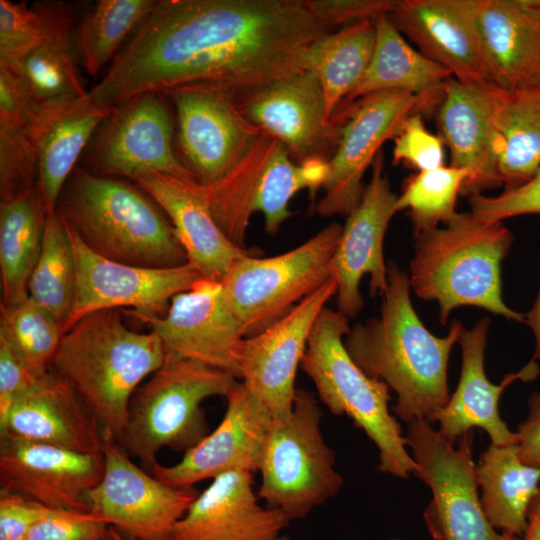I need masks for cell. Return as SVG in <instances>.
Listing matches in <instances>:
<instances>
[{
	"instance_id": "cell-1",
	"label": "cell",
	"mask_w": 540,
	"mask_h": 540,
	"mask_svg": "<svg viewBox=\"0 0 540 540\" xmlns=\"http://www.w3.org/2000/svg\"><path fill=\"white\" fill-rule=\"evenodd\" d=\"M331 30L307 0H157L88 96L107 108L180 89L234 98L307 70Z\"/></svg>"
},
{
	"instance_id": "cell-2",
	"label": "cell",
	"mask_w": 540,
	"mask_h": 540,
	"mask_svg": "<svg viewBox=\"0 0 540 540\" xmlns=\"http://www.w3.org/2000/svg\"><path fill=\"white\" fill-rule=\"evenodd\" d=\"M410 289L409 276L389 261L380 315L351 327L344 345L369 377L396 393L395 417L433 423L450 398L448 361L464 327L454 320L446 336H435L413 308Z\"/></svg>"
},
{
	"instance_id": "cell-3",
	"label": "cell",
	"mask_w": 540,
	"mask_h": 540,
	"mask_svg": "<svg viewBox=\"0 0 540 540\" xmlns=\"http://www.w3.org/2000/svg\"><path fill=\"white\" fill-rule=\"evenodd\" d=\"M164 359L156 334L132 331L116 309H106L84 316L64 334L51 370L73 388L104 439L118 443L135 391Z\"/></svg>"
},
{
	"instance_id": "cell-4",
	"label": "cell",
	"mask_w": 540,
	"mask_h": 540,
	"mask_svg": "<svg viewBox=\"0 0 540 540\" xmlns=\"http://www.w3.org/2000/svg\"><path fill=\"white\" fill-rule=\"evenodd\" d=\"M414 237L410 286L419 298L437 302L443 326L460 306L525 322V314L508 307L502 297L501 262L513 243L503 222L486 223L470 212L459 213L443 228Z\"/></svg>"
},
{
	"instance_id": "cell-5",
	"label": "cell",
	"mask_w": 540,
	"mask_h": 540,
	"mask_svg": "<svg viewBox=\"0 0 540 540\" xmlns=\"http://www.w3.org/2000/svg\"><path fill=\"white\" fill-rule=\"evenodd\" d=\"M58 214L88 248L112 261L148 268L188 262L161 208L127 182L76 170Z\"/></svg>"
},
{
	"instance_id": "cell-6",
	"label": "cell",
	"mask_w": 540,
	"mask_h": 540,
	"mask_svg": "<svg viewBox=\"0 0 540 540\" xmlns=\"http://www.w3.org/2000/svg\"><path fill=\"white\" fill-rule=\"evenodd\" d=\"M349 319L324 307L311 329L301 368L312 380L320 401L336 416L346 415L379 450L378 469L407 479L418 466L405 446V436L388 407L389 387L369 377L350 357L344 338Z\"/></svg>"
},
{
	"instance_id": "cell-7",
	"label": "cell",
	"mask_w": 540,
	"mask_h": 540,
	"mask_svg": "<svg viewBox=\"0 0 540 540\" xmlns=\"http://www.w3.org/2000/svg\"><path fill=\"white\" fill-rule=\"evenodd\" d=\"M237 379L200 361L165 353L162 365L135 391L118 444L152 471L161 449L186 452L209 433L203 401L226 397Z\"/></svg>"
},
{
	"instance_id": "cell-8",
	"label": "cell",
	"mask_w": 540,
	"mask_h": 540,
	"mask_svg": "<svg viewBox=\"0 0 540 540\" xmlns=\"http://www.w3.org/2000/svg\"><path fill=\"white\" fill-rule=\"evenodd\" d=\"M328 175L329 161L314 158L296 163L282 143L262 133L226 176L200 188L221 230L244 248L253 214L261 212L265 231L277 234L291 216V198L304 189L313 198Z\"/></svg>"
},
{
	"instance_id": "cell-9",
	"label": "cell",
	"mask_w": 540,
	"mask_h": 540,
	"mask_svg": "<svg viewBox=\"0 0 540 540\" xmlns=\"http://www.w3.org/2000/svg\"><path fill=\"white\" fill-rule=\"evenodd\" d=\"M322 415L315 394L297 389L291 411L272 418L257 495L290 521L306 517L343 486L335 452L321 432Z\"/></svg>"
},
{
	"instance_id": "cell-10",
	"label": "cell",
	"mask_w": 540,
	"mask_h": 540,
	"mask_svg": "<svg viewBox=\"0 0 540 540\" xmlns=\"http://www.w3.org/2000/svg\"><path fill=\"white\" fill-rule=\"evenodd\" d=\"M342 233L331 223L279 255L239 260L223 282L244 337L260 333L332 278L330 263Z\"/></svg>"
},
{
	"instance_id": "cell-11",
	"label": "cell",
	"mask_w": 540,
	"mask_h": 540,
	"mask_svg": "<svg viewBox=\"0 0 540 540\" xmlns=\"http://www.w3.org/2000/svg\"><path fill=\"white\" fill-rule=\"evenodd\" d=\"M406 444L417 463L414 474L431 490L423 518L434 540H521L498 531L487 518L477 491L474 432L448 442L430 422L408 424Z\"/></svg>"
},
{
	"instance_id": "cell-12",
	"label": "cell",
	"mask_w": 540,
	"mask_h": 540,
	"mask_svg": "<svg viewBox=\"0 0 540 540\" xmlns=\"http://www.w3.org/2000/svg\"><path fill=\"white\" fill-rule=\"evenodd\" d=\"M104 471L87 493L90 512L134 540H169L176 523L199 494L169 486L140 469L114 440L103 445Z\"/></svg>"
},
{
	"instance_id": "cell-13",
	"label": "cell",
	"mask_w": 540,
	"mask_h": 540,
	"mask_svg": "<svg viewBox=\"0 0 540 540\" xmlns=\"http://www.w3.org/2000/svg\"><path fill=\"white\" fill-rule=\"evenodd\" d=\"M439 101L404 91H381L358 99L341 127L337 148L329 160V175L316 212L322 217L348 216L359 204L365 172L383 144L393 139L404 120Z\"/></svg>"
},
{
	"instance_id": "cell-14",
	"label": "cell",
	"mask_w": 540,
	"mask_h": 540,
	"mask_svg": "<svg viewBox=\"0 0 540 540\" xmlns=\"http://www.w3.org/2000/svg\"><path fill=\"white\" fill-rule=\"evenodd\" d=\"M65 225L75 255L76 288L64 334L84 316L106 309L130 307L125 311L160 316L174 296L203 278L189 262L173 268H148L112 261L88 248Z\"/></svg>"
},
{
	"instance_id": "cell-15",
	"label": "cell",
	"mask_w": 540,
	"mask_h": 540,
	"mask_svg": "<svg viewBox=\"0 0 540 540\" xmlns=\"http://www.w3.org/2000/svg\"><path fill=\"white\" fill-rule=\"evenodd\" d=\"M337 293L332 277L258 334L244 337L234 349L239 378L267 408L272 417L289 413L296 388L295 377L313 324Z\"/></svg>"
},
{
	"instance_id": "cell-16",
	"label": "cell",
	"mask_w": 540,
	"mask_h": 540,
	"mask_svg": "<svg viewBox=\"0 0 540 540\" xmlns=\"http://www.w3.org/2000/svg\"><path fill=\"white\" fill-rule=\"evenodd\" d=\"M103 123L90 155L98 173L135 181L151 174L197 181L174 153L173 122L161 93L130 99Z\"/></svg>"
},
{
	"instance_id": "cell-17",
	"label": "cell",
	"mask_w": 540,
	"mask_h": 540,
	"mask_svg": "<svg viewBox=\"0 0 540 540\" xmlns=\"http://www.w3.org/2000/svg\"><path fill=\"white\" fill-rule=\"evenodd\" d=\"M231 99L262 133L282 143L296 163L333 156L342 126L328 119L313 72L305 70Z\"/></svg>"
},
{
	"instance_id": "cell-18",
	"label": "cell",
	"mask_w": 540,
	"mask_h": 540,
	"mask_svg": "<svg viewBox=\"0 0 540 540\" xmlns=\"http://www.w3.org/2000/svg\"><path fill=\"white\" fill-rule=\"evenodd\" d=\"M398 196L392 191L384 173L382 151L372 164L370 180L361 200L347 216L330 263L337 282V310L348 319L355 318L364 307L360 282L370 276V295H383L387 289V264L383 242L393 216L399 212Z\"/></svg>"
},
{
	"instance_id": "cell-19",
	"label": "cell",
	"mask_w": 540,
	"mask_h": 540,
	"mask_svg": "<svg viewBox=\"0 0 540 540\" xmlns=\"http://www.w3.org/2000/svg\"><path fill=\"white\" fill-rule=\"evenodd\" d=\"M173 102L187 168L203 185L226 176L262 134L226 94L207 89L166 93Z\"/></svg>"
},
{
	"instance_id": "cell-20",
	"label": "cell",
	"mask_w": 540,
	"mask_h": 540,
	"mask_svg": "<svg viewBox=\"0 0 540 540\" xmlns=\"http://www.w3.org/2000/svg\"><path fill=\"white\" fill-rule=\"evenodd\" d=\"M125 312L150 327L166 354L197 360L239 378L234 349L244 335L227 304L222 281L201 278L172 298L164 316Z\"/></svg>"
},
{
	"instance_id": "cell-21",
	"label": "cell",
	"mask_w": 540,
	"mask_h": 540,
	"mask_svg": "<svg viewBox=\"0 0 540 540\" xmlns=\"http://www.w3.org/2000/svg\"><path fill=\"white\" fill-rule=\"evenodd\" d=\"M227 407L219 425L176 464L157 463L153 475L176 488H191L205 479L233 471H259L272 415L242 382L226 396Z\"/></svg>"
},
{
	"instance_id": "cell-22",
	"label": "cell",
	"mask_w": 540,
	"mask_h": 540,
	"mask_svg": "<svg viewBox=\"0 0 540 540\" xmlns=\"http://www.w3.org/2000/svg\"><path fill=\"white\" fill-rule=\"evenodd\" d=\"M496 98L497 87L490 83H463L452 77L443 86L436 125L449 150V165L467 172L461 195L470 197L503 185Z\"/></svg>"
},
{
	"instance_id": "cell-23",
	"label": "cell",
	"mask_w": 540,
	"mask_h": 540,
	"mask_svg": "<svg viewBox=\"0 0 540 540\" xmlns=\"http://www.w3.org/2000/svg\"><path fill=\"white\" fill-rule=\"evenodd\" d=\"M104 471L101 453L1 439L0 490L22 495L48 507L90 511L87 493Z\"/></svg>"
},
{
	"instance_id": "cell-24",
	"label": "cell",
	"mask_w": 540,
	"mask_h": 540,
	"mask_svg": "<svg viewBox=\"0 0 540 540\" xmlns=\"http://www.w3.org/2000/svg\"><path fill=\"white\" fill-rule=\"evenodd\" d=\"M400 33L463 83H489L474 0H396L388 13Z\"/></svg>"
},
{
	"instance_id": "cell-25",
	"label": "cell",
	"mask_w": 540,
	"mask_h": 540,
	"mask_svg": "<svg viewBox=\"0 0 540 540\" xmlns=\"http://www.w3.org/2000/svg\"><path fill=\"white\" fill-rule=\"evenodd\" d=\"M489 327L490 320L482 318L471 329L463 328L458 339L462 356L459 383L435 419L440 424L439 433L452 444L474 427L483 429L493 444L518 442L516 432H512L500 417L499 399L514 381L534 380L539 374V365L532 359L520 371L507 374L500 384L490 382L484 369Z\"/></svg>"
},
{
	"instance_id": "cell-26",
	"label": "cell",
	"mask_w": 540,
	"mask_h": 540,
	"mask_svg": "<svg viewBox=\"0 0 540 540\" xmlns=\"http://www.w3.org/2000/svg\"><path fill=\"white\" fill-rule=\"evenodd\" d=\"M253 473L227 472L197 495L169 540H274L289 525L280 511L262 507Z\"/></svg>"
},
{
	"instance_id": "cell-27",
	"label": "cell",
	"mask_w": 540,
	"mask_h": 540,
	"mask_svg": "<svg viewBox=\"0 0 540 540\" xmlns=\"http://www.w3.org/2000/svg\"><path fill=\"white\" fill-rule=\"evenodd\" d=\"M488 82L540 89V0H474Z\"/></svg>"
},
{
	"instance_id": "cell-28",
	"label": "cell",
	"mask_w": 540,
	"mask_h": 540,
	"mask_svg": "<svg viewBox=\"0 0 540 540\" xmlns=\"http://www.w3.org/2000/svg\"><path fill=\"white\" fill-rule=\"evenodd\" d=\"M0 437L101 453L98 423L73 388L53 370L40 376L11 407Z\"/></svg>"
},
{
	"instance_id": "cell-29",
	"label": "cell",
	"mask_w": 540,
	"mask_h": 540,
	"mask_svg": "<svg viewBox=\"0 0 540 540\" xmlns=\"http://www.w3.org/2000/svg\"><path fill=\"white\" fill-rule=\"evenodd\" d=\"M136 182L167 214L188 262L203 278L223 281L239 260L257 256L258 252L235 245L224 234L199 182L164 174L146 175Z\"/></svg>"
},
{
	"instance_id": "cell-30",
	"label": "cell",
	"mask_w": 540,
	"mask_h": 540,
	"mask_svg": "<svg viewBox=\"0 0 540 540\" xmlns=\"http://www.w3.org/2000/svg\"><path fill=\"white\" fill-rule=\"evenodd\" d=\"M115 109L96 104L88 92L56 105L43 129L38 155L36 187L47 215L56 212L60 193L79 156Z\"/></svg>"
},
{
	"instance_id": "cell-31",
	"label": "cell",
	"mask_w": 540,
	"mask_h": 540,
	"mask_svg": "<svg viewBox=\"0 0 540 540\" xmlns=\"http://www.w3.org/2000/svg\"><path fill=\"white\" fill-rule=\"evenodd\" d=\"M374 24L375 45L369 67L348 100L381 91H404L440 101L451 73L412 46L388 13L377 16Z\"/></svg>"
},
{
	"instance_id": "cell-32",
	"label": "cell",
	"mask_w": 540,
	"mask_h": 540,
	"mask_svg": "<svg viewBox=\"0 0 540 540\" xmlns=\"http://www.w3.org/2000/svg\"><path fill=\"white\" fill-rule=\"evenodd\" d=\"M482 507L500 532L522 537L530 503L540 486V468L524 464L517 443H491L476 464Z\"/></svg>"
},
{
	"instance_id": "cell-33",
	"label": "cell",
	"mask_w": 540,
	"mask_h": 540,
	"mask_svg": "<svg viewBox=\"0 0 540 540\" xmlns=\"http://www.w3.org/2000/svg\"><path fill=\"white\" fill-rule=\"evenodd\" d=\"M46 216L37 187L1 201V305L13 306L29 297V280L40 253Z\"/></svg>"
},
{
	"instance_id": "cell-34",
	"label": "cell",
	"mask_w": 540,
	"mask_h": 540,
	"mask_svg": "<svg viewBox=\"0 0 540 540\" xmlns=\"http://www.w3.org/2000/svg\"><path fill=\"white\" fill-rule=\"evenodd\" d=\"M375 35L374 19H364L331 31L312 44L307 70L321 85L329 120L335 121L339 105L361 83L372 58Z\"/></svg>"
},
{
	"instance_id": "cell-35",
	"label": "cell",
	"mask_w": 540,
	"mask_h": 540,
	"mask_svg": "<svg viewBox=\"0 0 540 540\" xmlns=\"http://www.w3.org/2000/svg\"><path fill=\"white\" fill-rule=\"evenodd\" d=\"M495 120L501 139L499 177L506 188L517 187L540 170V89L497 88Z\"/></svg>"
},
{
	"instance_id": "cell-36",
	"label": "cell",
	"mask_w": 540,
	"mask_h": 540,
	"mask_svg": "<svg viewBox=\"0 0 540 540\" xmlns=\"http://www.w3.org/2000/svg\"><path fill=\"white\" fill-rule=\"evenodd\" d=\"M76 288V261L67 227L58 212L46 216L40 253L32 271L29 297L62 324L70 317Z\"/></svg>"
},
{
	"instance_id": "cell-37",
	"label": "cell",
	"mask_w": 540,
	"mask_h": 540,
	"mask_svg": "<svg viewBox=\"0 0 540 540\" xmlns=\"http://www.w3.org/2000/svg\"><path fill=\"white\" fill-rule=\"evenodd\" d=\"M157 0H100L81 20L76 45L86 71L94 75L124 39L149 15Z\"/></svg>"
},
{
	"instance_id": "cell-38",
	"label": "cell",
	"mask_w": 540,
	"mask_h": 540,
	"mask_svg": "<svg viewBox=\"0 0 540 540\" xmlns=\"http://www.w3.org/2000/svg\"><path fill=\"white\" fill-rule=\"evenodd\" d=\"M58 103H42L30 113L0 117L1 201L35 187L41 135Z\"/></svg>"
},
{
	"instance_id": "cell-39",
	"label": "cell",
	"mask_w": 540,
	"mask_h": 540,
	"mask_svg": "<svg viewBox=\"0 0 540 540\" xmlns=\"http://www.w3.org/2000/svg\"><path fill=\"white\" fill-rule=\"evenodd\" d=\"M70 30L46 40L11 70L40 103L65 102L87 94L78 74Z\"/></svg>"
},
{
	"instance_id": "cell-40",
	"label": "cell",
	"mask_w": 540,
	"mask_h": 540,
	"mask_svg": "<svg viewBox=\"0 0 540 540\" xmlns=\"http://www.w3.org/2000/svg\"><path fill=\"white\" fill-rule=\"evenodd\" d=\"M467 179L464 169L443 165L418 172L405 182L397 199L398 211L407 209L414 235L447 225L456 219L458 195Z\"/></svg>"
},
{
	"instance_id": "cell-41",
	"label": "cell",
	"mask_w": 540,
	"mask_h": 540,
	"mask_svg": "<svg viewBox=\"0 0 540 540\" xmlns=\"http://www.w3.org/2000/svg\"><path fill=\"white\" fill-rule=\"evenodd\" d=\"M63 336L62 324L31 297L13 306L1 305L0 337L36 375L50 370Z\"/></svg>"
},
{
	"instance_id": "cell-42",
	"label": "cell",
	"mask_w": 540,
	"mask_h": 540,
	"mask_svg": "<svg viewBox=\"0 0 540 540\" xmlns=\"http://www.w3.org/2000/svg\"><path fill=\"white\" fill-rule=\"evenodd\" d=\"M67 28L71 17L63 5L29 8L24 2L0 0V66L14 70L30 52Z\"/></svg>"
},
{
	"instance_id": "cell-43",
	"label": "cell",
	"mask_w": 540,
	"mask_h": 540,
	"mask_svg": "<svg viewBox=\"0 0 540 540\" xmlns=\"http://www.w3.org/2000/svg\"><path fill=\"white\" fill-rule=\"evenodd\" d=\"M393 162L403 163L418 172L444 164V143L430 132L420 112L409 115L393 138Z\"/></svg>"
},
{
	"instance_id": "cell-44",
	"label": "cell",
	"mask_w": 540,
	"mask_h": 540,
	"mask_svg": "<svg viewBox=\"0 0 540 540\" xmlns=\"http://www.w3.org/2000/svg\"><path fill=\"white\" fill-rule=\"evenodd\" d=\"M109 528L105 520L90 511L43 505L27 540H101Z\"/></svg>"
},
{
	"instance_id": "cell-45",
	"label": "cell",
	"mask_w": 540,
	"mask_h": 540,
	"mask_svg": "<svg viewBox=\"0 0 540 540\" xmlns=\"http://www.w3.org/2000/svg\"><path fill=\"white\" fill-rule=\"evenodd\" d=\"M470 213L486 223L503 222L516 216L540 214V170L527 182L506 188L496 196L469 197Z\"/></svg>"
},
{
	"instance_id": "cell-46",
	"label": "cell",
	"mask_w": 540,
	"mask_h": 540,
	"mask_svg": "<svg viewBox=\"0 0 540 540\" xmlns=\"http://www.w3.org/2000/svg\"><path fill=\"white\" fill-rule=\"evenodd\" d=\"M42 375H36L0 337V429L5 425L13 404L26 393Z\"/></svg>"
},
{
	"instance_id": "cell-47",
	"label": "cell",
	"mask_w": 540,
	"mask_h": 540,
	"mask_svg": "<svg viewBox=\"0 0 540 540\" xmlns=\"http://www.w3.org/2000/svg\"><path fill=\"white\" fill-rule=\"evenodd\" d=\"M396 0H307L313 14L332 28L389 13Z\"/></svg>"
},
{
	"instance_id": "cell-48",
	"label": "cell",
	"mask_w": 540,
	"mask_h": 540,
	"mask_svg": "<svg viewBox=\"0 0 540 540\" xmlns=\"http://www.w3.org/2000/svg\"><path fill=\"white\" fill-rule=\"evenodd\" d=\"M43 504L0 490V540H27Z\"/></svg>"
},
{
	"instance_id": "cell-49",
	"label": "cell",
	"mask_w": 540,
	"mask_h": 540,
	"mask_svg": "<svg viewBox=\"0 0 540 540\" xmlns=\"http://www.w3.org/2000/svg\"><path fill=\"white\" fill-rule=\"evenodd\" d=\"M528 415L517 426L518 454L529 466L540 468V393L534 392L528 399Z\"/></svg>"
},
{
	"instance_id": "cell-50",
	"label": "cell",
	"mask_w": 540,
	"mask_h": 540,
	"mask_svg": "<svg viewBox=\"0 0 540 540\" xmlns=\"http://www.w3.org/2000/svg\"><path fill=\"white\" fill-rule=\"evenodd\" d=\"M521 540H540V486L530 503L527 525Z\"/></svg>"
},
{
	"instance_id": "cell-51",
	"label": "cell",
	"mask_w": 540,
	"mask_h": 540,
	"mask_svg": "<svg viewBox=\"0 0 540 540\" xmlns=\"http://www.w3.org/2000/svg\"><path fill=\"white\" fill-rule=\"evenodd\" d=\"M525 322L530 327L535 338L533 360L540 361V289L530 311L525 315Z\"/></svg>"
},
{
	"instance_id": "cell-52",
	"label": "cell",
	"mask_w": 540,
	"mask_h": 540,
	"mask_svg": "<svg viewBox=\"0 0 540 540\" xmlns=\"http://www.w3.org/2000/svg\"><path fill=\"white\" fill-rule=\"evenodd\" d=\"M110 531L111 533L118 539V540H134V539H129V538H125L123 536H121L120 534H118L113 528L110 527Z\"/></svg>"
},
{
	"instance_id": "cell-53",
	"label": "cell",
	"mask_w": 540,
	"mask_h": 540,
	"mask_svg": "<svg viewBox=\"0 0 540 540\" xmlns=\"http://www.w3.org/2000/svg\"><path fill=\"white\" fill-rule=\"evenodd\" d=\"M101 540H118V539L111 533L110 528H109L108 535L102 538Z\"/></svg>"
},
{
	"instance_id": "cell-54",
	"label": "cell",
	"mask_w": 540,
	"mask_h": 540,
	"mask_svg": "<svg viewBox=\"0 0 540 540\" xmlns=\"http://www.w3.org/2000/svg\"><path fill=\"white\" fill-rule=\"evenodd\" d=\"M274 540H291V539H290L289 537H287V536H281V535H280L279 537H277V538L274 539Z\"/></svg>"
},
{
	"instance_id": "cell-55",
	"label": "cell",
	"mask_w": 540,
	"mask_h": 540,
	"mask_svg": "<svg viewBox=\"0 0 540 540\" xmlns=\"http://www.w3.org/2000/svg\"><path fill=\"white\" fill-rule=\"evenodd\" d=\"M390 540H402V539H398V538H391Z\"/></svg>"
}]
</instances>
